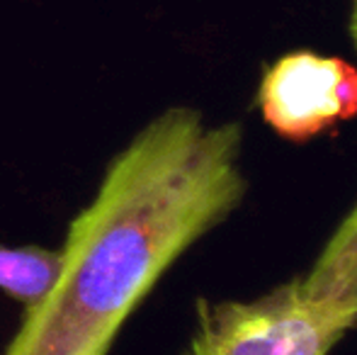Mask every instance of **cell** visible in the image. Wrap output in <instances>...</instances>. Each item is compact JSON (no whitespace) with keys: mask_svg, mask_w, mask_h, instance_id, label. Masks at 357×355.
Segmentation results:
<instances>
[{"mask_svg":"<svg viewBox=\"0 0 357 355\" xmlns=\"http://www.w3.org/2000/svg\"><path fill=\"white\" fill-rule=\"evenodd\" d=\"M248 192L243 129L173 105L105 168L73 217L52 292L27 307L3 355H107L165 270Z\"/></svg>","mask_w":357,"mask_h":355,"instance_id":"1","label":"cell"},{"mask_svg":"<svg viewBox=\"0 0 357 355\" xmlns=\"http://www.w3.org/2000/svg\"><path fill=\"white\" fill-rule=\"evenodd\" d=\"M355 326L357 292H314L294 278L253 299L199 302L183 355H331Z\"/></svg>","mask_w":357,"mask_h":355,"instance_id":"2","label":"cell"},{"mask_svg":"<svg viewBox=\"0 0 357 355\" xmlns=\"http://www.w3.org/2000/svg\"><path fill=\"white\" fill-rule=\"evenodd\" d=\"M258 107L280 137L309 142L357 114V68L338 56L284 54L265 68Z\"/></svg>","mask_w":357,"mask_h":355,"instance_id":"3","label":"cell"},{"mask_svg":"<svg viewBox=\"0 0 357 355\" xmlns=\"http://www.w3.org/2000/svg\"><path fill=\"white\" fill-rule=\"evenodd\" d=\"M61 270V253L37 246H0V289L24 309L39 304L49 292Z\"/></svg>","mask_w":357,"mask_h":355,"instance_id":"4","label":"cell"},{"mask_svg":"<svg viewBox=\"0 0 357 355\" xmlns=\"http://www.w3.org/2000/svg\"><path fill=\"white\" fill-rule=\"evenodd\" d=\"M301 278H304L306 287L314 292H357V202L340 219L335 232L326 241L324 251Z\"/></svg>","mask_w":357,"mask_h":355,"instance_id":"5","label":"cell"},{"mask_svg":"<svg viewBox=\"0 0 357 355\" xmlns=\"http://www.w3.org/2000/svg\"><path fill=\"white\" fill-rule=\"evenodd\" d=\"M350 32H353V39H355V47H357V0H355L353 20H350Z\"/></svg>","mask_w":357,"mask_h":355,"instance_id":"6","label":"cell"}]
</instances>
